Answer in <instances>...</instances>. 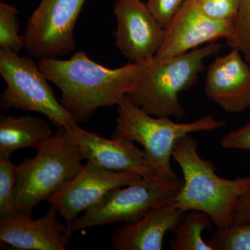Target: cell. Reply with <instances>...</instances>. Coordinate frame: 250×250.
Returning a JSON list of instances; mask_svg holds the SVG:
<instances>
[{"label":"cell","instance_id":"9","mask_svg":"<svg viewBox=\"0 0 250 250\" xmlns=\"http://www.w3.org/2000/svg\"><path fill=\"white\" fill-rule=\"evenodd\" d=\"M141 177L127 171L107 170L88 161L75 177L47 201L55 206L67 227L81 213L98 205L111 190L126 187Z\"/></svg>","mask_w":250,"mask_h":250},{"label":"cell","instance_id":"5","mask_svg":"<svg viewBox=\"0 0 250 250\" xmlns=\"http://www.w3.org/2000/svg\"><path fill=\"white\" fill-rule=\"evenodd\" d=\"M118 118L112 138L140 143L146 159L159 177L178 178L171 166L176 143L192 133L210 131L224 127L225 123L207 115L191 123H179L169 117L148 114L125 96L117 105Z\"/></svg>","mask_w":250,"mask_h":250},{"label":"cell","instance_id":"21","mask_svg":"<svg viewBox=\"0 0 250 250\" xmlns=\"http://www.w3.org/2000/svg\"><path fill=\"white\" fill-rule=\"evenodd\" d=\"M238 1L234 36L231 40L226 41V43L230 48L239 51L250 65V0Z\"/></svg>","mask_w":250,"mask_h":250},{"label":"cell","instance_id":"22","mask_svg":"<svg viewBox=\"0 0 250 250\" xmlns=\"http://www.w3.org/2000/svg\"><path fill=\"white\" fill-rule=\"evenodd\" d=\"M200 9L207 16L224 22H235L238 15V0H197Z\"/></svg>","mask_w":250,"mask_h":250},{"label":"cell","instance_id":"12","mask_svg":"<svg viewBox=\"0 0 250 250\" xmlns=\"http://www.w3.org/2000/svg\"><path fill=\"white\" fill-rule=\"evenodd\" d=\"M205 91L227 113L238 114L250 108V65L239 51L231 49L208 65Z\"/></svg>","mask_w":250,"mask_h":250},{"label":"cell","instance_id":"2","mask_svg":"<svg viewBox=\"0 0 250 250\" xmlns=\"http://www.w3.org/2000/svg\"><path fill=\"white\" fill-rule=\"evenodd\" d=\"M172 159L183 173V186L172 202L188 211L197 210L209 215L217 230H225L234 223L237 205L250 191V176L224 179L215 172L211 161L202 159L198 144L191 134L177 141Z\"/></svg>","mask_w":250,"mask_h":250},{"label":"cell","instance_id":"8","mask_svg":"<svg viewBox=\"0 0 250 250\" xmlns=\"http://www.w3.org/2000/svg\"><path fill=\"white\" fill-rule=\"evenodd\" d=\"M85 0H41L23 34L24 49L36 59L57 58L76 47L75 27Z\"/></svg>","mask_w":250,"mask_h":250},{"label":"cell","instance_id":"16","mask_svg":"<svg viewBox=\"0 0 250 250\" xmlns=\"http://www.w3.org/2000/svg\"><path fill=\"white\" fill-rule=\"evenodd\" d=\"M48 122L39 117L0 116V156L10 157L18 149H36L52 137Z\"/></svg>","mask_w":250,"mask_h":250},{"label":"cell","instance_id":"1","mask_svg":"<svg viewBox=\"0 0 250 250\" xmlns=\"http://www.w3.org/2000/svg\"><path fill=\"white\" fill-rule=\"evenodd\" d=\"M39 68L62 92L60 103L77 123L90 119L99 108L118 105L134 88L141 63L108 68L83 51L70 59H41Z\"/></svg>","mask_w":250,"mask_h":250},{"label":"cell","instance_id":"10","mask_svg":"<svg viewBox=\"0 0 250 250\" xmlns=\"http://www.w3.org/2000/svg\"><path fill=\"white\" fill-rule=\"evenodd\" d=\"M117 20L116 45L130 62L152 60L160 49L165 27L154 17L147 2L141 0H115Z\"/></svg>","mask_w":250,"mask_h":250},{"label":"cell","instance_id":"3","mask_svg":"<svg viewBox=\"0 0 250 250\" xmlns=\"http://www.w3.org/2000/svg\"><path fill=\"white\" fill-rule=\"evenodd\" d=\"M222 48L220 42H210L180 55L141 62L139 78L126 96L148 114L183 119L187 113L179 93L196 84L206 60Z\"/></svg>","mask_w":250,"mask_h":250},{"label":"cell","instance_id":"11","mask_svg":"<svg viewBox=\"0 0 250 250\" xmlns=\"http://www.w3.org/2000/svg\"><path fill=\"white\" fill-rule=\"evenodd\" d=\"M234 34V22L213 19L200 9L197 0H187L165 28L164 40L154 58L180 55L220 39L230 41Z\"/></svg>","mask_w":250,"mask_h":250},{"label":"cell","instance_id":"20","mask_svg":"<svg viewBox=\"0 0 250 250\" xmlns=\"http://www.w3.org/2000/svg\"><path fill=\"white\" fill-rule=\"evenodd\" d=\"M213 250H250V221L233 223L225 230H216L207 241Z\"/></svg>","mask_w":250,"mask_h":250},{"label":"cell","instance_id":"4","mask_svg":"<svg viewBox=\"0 0 250 250\" xmlns=\"http://www.w3.org/2000/svg\"><path fill=\"white\" fill-rule=\"evenodd\" d=\"M36 151L34 157H24L16 166V209L30 217L38 204L47 201L78 174L85 159L64 128H58Z\"/></svg>","mask_w":250,"mask_h":250},{"label":"cell","instance_id":"24","mask_svg":"<svg viewBox=\"0 0 250 250\" xmlns=\"http://www.w3.org/2000/svg\"><path fill=\"white\" fill-rule=\"evenodd\" d=\"M225 149H242L250 152V121L238 129L230 131L220 140Z\"/></svg>","mask_w":250,"mask_h":250},{"label":"cell","instance_id":"19","mask_svg":"<svg viewBox=\"0 0 250 250\" xmlns=\"http://www.w3.org/2000/svg\"><path fill=\"white\" fill-rule=\"evenodd\" d=\"M18 11L12 5L0 2V47L20 54L24 49L23 35L19 34Z\"/></svg>","mask_w":250,"mask_h":250},{"label":"cell","instance_id":"6","mask_svg":"<svg viewBox=\"0 0 250 250\" xmlns=\"http://www.w3.org/2000/svg\"><path fill=\"white\" fill-rule=\"evenodd\" d=\"M0 74L6 83L0 97L1 109L41 113L57 128L69 129L77 126V122L56 98L38 63L30 57L1 49Z\"/></svg>","mask_w":250,"mask_h":250},{"label":"cell","instance_id":"25","mask_svg":"<svg viewBox=\"0 0 250 250\" xmlns=\"http://www.w3.org/2000/svg\"><path fill=\"white\" fill-rule=\"evenodd\" d=\"M250 221V191L241 197L237 205L234 223Z\"/></svg>","mask_w":250,"mask_h":250},{"label":"cell","instance_id":"18","mask_svg":"<svg viewBox=\"0 0 250 250\" xmlns=\"http://www.w3.org/2000/svg\"><path fill=\"white\" fill-rule=\"evenodd\" d=\"M16 166L0 156V221L18 214L16 206Z\"/></svg>","mask_w":250,"mask_h":250},{"label":"cell","instance_id":"23","mask_svg":"<svg viewBox=\"0 0 250 250\" xmlns=\"http://www.w3.org/2000/svg\"><path fill=\"white\" fill-rule=\"evenodd\" d=\"M187 0H148L147 4L154 17L167 27Z\"/></svg>","mask_w":250,"mask_h":250},{"label":"cell","instance_id":"14","mask_svg":"<svg viewBox=\"0 0 250 250\" xmlns=\"http://www.w3.org/2000/svg\"><path fill=\"white\" fill-rule=\"evenodd\" d=\"M57 208L49 205L46 214L34 220L18 213L0 221V241L17 250H65L70 244L67 225L57 219Z\"/></svg>","mask_w":250,"mask_h":250},{"label":"cell","instance_id":"13","mask_svg":"<svg viewBox=\"0 0 250 250\" xmlns=\"http://www.w3.org/2000/svg\"><path fill=\"white\" fill-rule=\"evenodd\" d=\"M69 139L83 153L85 159L107 170L134 172L142 177H159L146 159L144 151L133 141L121 138L105 139L78 125L65 129Z\"/></svg>","mask_w":250,"mask_h":250},{"label":"cell","instance_id":"7","mask_svg":"<svg viewBox=\"0 0 250 250\" xmlns=\"http://www.w3.org/2000/svg\"><path fill=\"white\" fill-rule=\"evenodd\" d=\"M182 186L183 180L179 177H141L125 188H118L106 194L67 227V235L71 237L77 231L100 225L133 223L152 208L172 203Z\"/></svg>","mask_w":250,"mask_h":250},{"label":"cell","instance_id":"17","mask_svg":"<svg viewBox=\"0 0 250 250\" xmlns=\"http://www.w3.org/2000/svg\"><path fill=\"white\" fill-rule=\"evenodd\" d=\"M214 224L209 215L197 210H188L174 229L170 242L173 250H213L202 237L205 230H212Z\"/></svg>","mask_w":250,"mask_h":250},{"label":"cell","instance_id":"15","mask_svg":"<svg viewBox=\"0 0 250 250\" xmlns=\"http://www.w3.org/2000/svg\"><path fill=\"white\" fill-rule=\"evenodd\" d=\"M187 211L173 204L156 207L133 223L118 227L110 245L114 250H161L166 233L173 231Z\"/></svg>","mask_w":250,"mask_h":250}]
</instances>
